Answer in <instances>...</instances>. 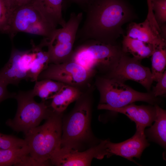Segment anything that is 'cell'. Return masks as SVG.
<instances>
[{
    "mask_svg": "<svg viewBox=\"0 0 166 166\" xmlns=\"http://www.w3.org/2000/svg\"><path fill=\"white\" fill-rule=\"evenodd\" d=\"M76 41L94 40L112 44L124 35L122 26L137 18L125 0H91Z\"/></svg>",
    "mask_w": 166,
    "mask_h": 166,
    "instance_id": "6da1fadb",
    "label": "cell"
},
{
    "mask_svg": "<svg viewBox=\"0 0 166 166\" xmlns=\"http://www.w3.org/2000/svg\"><path fill=\"white\" fill-rule=\"evenodd\" d=\"M61 113L53 109L42 125L25 134L28 155L39 166L49 165L51 157L61 148Z\"/></svg>",
    "mask_w": 166,
    "mask_h": 166,
    "instance_id": "7a4b0ae2",
    "label": "cell"
},
{
    "mask_svg": "<svg viewBox=\"0 0 166 166\" xmlns=\"http://www.w3.org/2000/svg\"><path fill=\"white\" fill-rule=\"evenodd\" d=\"M96 86L100 95L98 109L109 110L121 108L137 101L155 105L157 99L152 93L137 91L114 78H101L97 81Z\"/></svg>",
    "mask_w": 166,
    "mask_h": 166,
    "instance_id": "3957f363",
    "label": "cell"
},
{
    "mask_svg": "<svg viewBox=\"0 0 166 166\" xmlns=\"http://www.w3.org/2000/svg\"><path fill=\"white\" fill-rule=\"evenodd\" d=\"M34 97L32 89L16 93L14 98L17 102V111L13 119L6 121L7 125L15 131L25 134L39 126L49 116L53 110L52 108L47 105L45 101L37 102Z\"/></svg>",
    "mask_w": 166,
    "mask_h": 166,
    "instance_id": "277c9868",
    "label": "cell"
},
{
    "mask_svg": "<svg viewBox=\"0 0 166 166\" xmlns=\"http://www.w3.org/2000/svg\"><path fill=\"white\" fill-rule=\"evenodd\" d=\"M57 27L32 1L15 8L7 34L12 38L21 32L49 38Z\"/></svg>",
    "mask_w": 166,
    "mask_h": 166,
    "instance_id": "5b68a950",
    "label": "cell"
},
{
    "mask_svg": "<svg viewBox=\"0 0 166 166\" xmlns=\"http://www.w3.org/2000/svg\"><path fill=\"white\" fill-rule=\"evenodd\" d=\"M82 42L73 50L70 59L91 71L98 66L112 68L122 52L117 44L92 40Z\"/></svg>",
    "mask_w": 166,
    "mask_h": 166,
    "instance_id": "8992f818",
    "label": "cell"
},
{
    "mask_svg": "<svg viewBox=\"0 0 166 166\" xmlns=\"http://www.w3.org/2000/svg\"><path fill=\"white\" fill-rule=\"evenodd\" d=\"M78 100L73 110L62 123L61 147L77 149L90 136V101L81 97Z\"/></svg>",
    "mask_w": 166,
    "mask_h": 166,
    "instance_id": "52a82bcc",
    "label": "cell"
},
{
    "mask_svg": "<svg viewBox=\"0 0 166 166\" xmlns=\"http://www.w3.org/2000/svg\"><path fill=\"white\" fill-rule=\"evenodd\" d=\"M93 72L70 59L60 63L50 64L40 74L38 80L50 79L77 87L88 81Z\"/></svg>",
    "mask_w": 166,
    "mask_h": 166,
    "instance_id": "ba28073f",
    "label": "cell"
},
{
    "mask_svg": "<svg viewBox=\"0 0 166 166\" xmlns=\"http://www.w3.org/2000/svg\"><path fill=\"white\" fill-rule=\"evenodd\" d=\"M32 45L27 50L12 49L8 61L0 70V78L8 85H18L22 80H29V70L36 51L35 45Z\"/></svg>",
    "mask_w": 166,
    "mask_h": 166,
    "instance_id": "9c48e42d",
    "label": "cell"
},
{
    "mask_svg": "<svg viewBox=\"0 0 166 166\" xmlns=\"http://www.w3.org/2000/svg\"><path fill=\"white\" fill-rule=\"evenodd\" d=\"M106 141V140H101L97 145L83 152L61 147L51 157L50 162L59 166H90L93 158L100 160L106 156L108 157Z\"/></svg>",
    "mask_w": 166,
    "mask_h": 166,
    "instance_id": "30bf717a",
    "label": "cell"
},
{
    "mask_svg": "<svg viewBox=\"0 0 166 166\" xmlns=\"http://www.w3.org/2000/svg\"><path fill=\"white\" fill-rule=\"evenodd\" d=\"M140 60L130 57L122 52L112 68L110 77L124 82L130 80L138 82L149 90L153 81L151 71L142 65Z\"/></svg>",
    "mask_w": 166,
    "mask_h": 166,
    "instance_id": "8fae6325",
    "label": "cell"
},
{
    "mask_svg": "<svg viewBox=\"0 0 166 166\" xmlns=\"http://www.w3.org/2000/svg\"><path fill=\"white\" fill-rule=\"evenodd\" d=\"M149 145L144 131L137 130L132 137L124 141L113 143L106 140V143L108 157L116 155L134 162L133 158L140 159L144 150Z\"/></svg>",
    "mask_w": 166,
    "mask_h": 166,
    "instance_id": "7c38bea8",
    "label": "cell"
},
{
    "mask_svg": "<svg viewBox=\"0 0 166 166\" xmlns=\"http://www.w3.org/2000/svg\"><path fill=\"white\" fill-rule=\"evenodd\" d=\"M109 110L124 114L135 123L136 130L142 131L146 127L152 125L156 117L154 106L137 105L132 103Z\"/></svg>",
    "mask_w": 166,
    "mask_h": 166,
    "instance_id": "4fadbf2b",
    "label": "cell"
},
{
    "mask_svg": "<svg viewBox=\"0 0 166 166\" xmlns=\"http://www.w3.org/2000/svg\"><path fill=\"white\" fill-rule=\"evenodd\" d=\"M126 36L151 44L156 47L166 46V41L147 18L141 23L131 22L128 25Z\"/></svg>",
    "mask_w": 166,
    "mask_h": 166,
    "instance_id": "5bb4252c",
    "label": "cell"
},
{
    "mask_svg": "<svg viewBox=\"0 0 166 166\" xmlns=\"http://www.w3.org/2000/svg\"><path fill=\"white\" fill-rule=\"evenodd\" d=\"M156 117L154 124L144 131L146 137L164 148L166 146V111L157 104L154 105Z\"/></svg>",
    "mask_w": 166,
    "mask_h": 166,
    "instance_id": "9a60e30c",
    "label": "cell"
},
{
    "mask_svg": "<svg viewBox=\"0 0 166 166\" xmlns=\"http://www.w3.org/2000/svg\"><path fill=\"white\" fill-rule=\"evenodd\" d=\"M82 95V93L77 87L64 84L52 97L50 106L54 111L62 113L70 104L77 100Z\"/></svg>",
    "mask_w": 166,
    "mask_h": 166,
    "instance_id": "2e32d148",
    "label": "cell"
},
{
    "mask_svg": "<svg viewBox=\"0 0 166 166\" xmlns=\"http://www.w3.org/2000/svg\"><path fill=\"white\" fill-rule=\"evenodd\" d=\"M122 51L129 53L133 57L139 60L151 56L156 47L138 40L123 35Z\"/></svg>",
    "mask_w": 166,
    "mask_h": 166,
    "instance_id": "e0dca14e",
    "label": "cell"
},
{
    "mask_svg": "<svg viewBox=\"0 0 166 166\" xmlns=\"http://www.w3.org/2000/svg\"><path fill=\"white\" fill-rule=\"evenodd\" d=\"M63 0H33L32 2L56 26L63 27L66 22L62 14Z\"/></svg>",
    "mask_w": 166,
    "mask_h": 166,
    "instance_id": "ac0fdd59",
    "label": "cell"
},
{
    "mask_svg": "<svg viewBox=\"0 0 166 166\" xmlns=\"http://www.w3.org/2000/svg\"><path fill=\"white\" fill-rule=\"evenodd\" d=\"M64 84L50 79L38 80L33 89L32 93L34 97L37 96L42 101L52 99L53 97L61 89Z\"/></svg>",
    "mask_w": 166,
    "mask_h": 166,
    "instance_id": "d6986e66",
    "label": "cell"
},
{
    "mask_svg": "<svg viewBox=\"0 0 166 166\" xmlns=\"http://www.w3.org/2000/svg\"><path fill=\"white\" fill-rule=\"evenodd\" d=\"M43 47L39 44L36 45V54L31 64L28 71L29 80L32 81H36L40 74L49 65V56L48 51H43Z\"/></svg>",
    "mask_w": 166,
    "mask_h": 166,
    "instance_id": "ffe728a7",
    "label": "cell"
},
{
    "mask_svg": "<svg viewBox=\"0 0 166 166\" xmlns=\"http://www.w3.org/2000/svg\"><path fill=\"white\" fill-rule=\"evenodd\" d=\"M165 46L156 47L151 56L152 74L153 81H157L164 72L166 65Z\"/></svg>",
    "mask_w": 166,
    "mask_h": 166,
    "instance_id": "44dd1931",
    "label": "cell"
},
{
    "mask_svg": "<svg viewBox=\"0 0 166 166\" xmlns=\"http://www.w3.org/2000/svg\"><path fill=\"white\" fill-rule=\"evenodd\" d=\"M29 153L27 145L20 148L0 149V166L15 165L20 159Z\"/></svg>",
    "mask_w": 166,
    "mask_h": 166,
    "instance_id": "7402d4cb",
    "label": "cell"
},
{
    "mask_svg": "<svg viewBox=\"0 0 166 166\" xmlns=\"http://www.w3.org/2000/svg\"><path fill=\"white\" fill-rule=\"evenodd\" d=\"M15 9L10 0H0V33L7 34Z\"/></svg>",
    "mask_w": 166,
    "mask_h": 166,
    "instance_id": "603a6c76",
    "label": "cell"
},
{
    "mask_svg": "<svg viewBox=\"0 0 166 166\" xmlns=\"http://www.w3.org/2000/svg\"><path fill=\"white\" fill-rule=\"evenodd\" d=\"M150 11L160 29L165 26L166 0H150Z\"/></svg>",
    "mask_w": 166,
    "mask_h": 166,
    "instance_id": "cb8c5ba5",
    "label": "cell"
},
{
    "mask_svg": "<svg viewBox=\"0 0 166 166\" xmlns=\"http://www.w3.org/2000/svg\"><path fill=\"white\" fill-rule=\"evenodd\" d=\"M26 146L24 139L0 133V149L20 148Z\"/></svg>",
    "mask_w": 166,
    "mask_h": 166,
    "instance_id": "d4e9b609",
    "label": "cell"
},
{
    "mask_svg": "<svg viewBox=\"0 0 166 166\" xmlns=\"http://www.w3.org/2000/svg\"><path fill=\"white\" fill-rule=\"evenodd\" d=\"M156 86L153 87L152 94L156 97L164 95L166 93V71H164L162 77L157 81Z\"/></svg>",
    "mask_w": 166,
    "mask_h": 166,
    "instance_id": "484cf974",
    "label": "cell"
},
{
    "mask_svg": "<svg viewBox=\"0 0 166 166\" xmlns=\"http://www.w3.org/2000/svg\"><path fill=\"white\" fill-rule=\"evenodd\" d=\"M8 84L0 78V103L10 98H14L16 93H11L7 90Z\"/></svg>",
    "mask_w": 166,
    "mask_h": 166,
    "instance_id": "4316f807",
    "label": "cell"
},
{
    "mask_svg": "<svg viewBox=\"0 0 166 166\" xmlns=\"http://www.w3.org/2000/svg\"><path fill=\"white\" fill-rule=\"evenodd\" d=\"M33 0H10L13 5L16 7L23 6L31 2Z\"/></svg>",
    "mask_w": 166,
    "mask_h": 166,
    "instance_id": "83f0119b",
    "label": "cell"
},
{
    "mask_svg": "<svg viewBox=\"0 0 166 166\" xmlns=\"http://www.w3.org/2000/svg\"><path fill=\"white\" fill-rule=\"evenodd\" d=\"M73 1L75 2L79 3L80 4H82L84 3H86L88 4L89 2L91 0H72Z\"/></svg>",
    "mask_w": 166,
    "mask_h": 166,
    "instance_id": "f1b7e54d",
    "label": "cell"
}]
</instances>
